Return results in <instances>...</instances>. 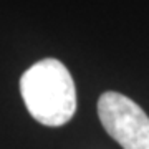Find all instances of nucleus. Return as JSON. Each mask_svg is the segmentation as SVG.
Returning <instances> with one entry per match:
<instances>
[{
    "mask_svg": "<svg viewBox=\"0 0 149 149\" xmlns=\"http://www.w3.org/2000/svg\"><path fill=\"white\" fill-rule=\"evenodd\" d=\"M28 113L45 126H63L76 111V88L68 68L55 58L40 60L22 74Z\"/></svg>",
    "mask_w": 149,
    "mask_h": 149,
    "instance_id": "nucleus-1",
    "label": "nucleus"
},
{
    "mask_svg": "<svg viewBox=\"0 0 149 149\" xmlns=\"http://www.w3.org/2000/svg\"><path fill=\"white\" fill-rule=\"evenodd\" d=\"M103 128L123 149H149V116L128 96L106 91L98 100Z\"/></svg>",
    "mask_w": 149,
    "mask_h": 149,
    "instance_id": "nucleus-2",
    "label": "nucleus"
}]
</instances>
